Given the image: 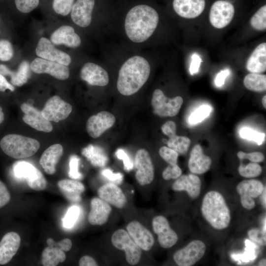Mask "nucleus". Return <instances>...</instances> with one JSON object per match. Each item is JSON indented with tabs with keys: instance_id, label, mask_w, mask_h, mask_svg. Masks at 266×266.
Returning a JSON list of instances; mask_svg holds the SVG:
<instances>
[{
	"instance_id": "1",
	"label": "nucleus",
	"mask_w": 266,
	"mask_h": 266,
	"mask_svg": "<svg viewBox=\"0 0 266 266\" xmlns=\"http://www.w3.org/2000/svg\"><path fill=\"white\" fill-rule=\"evenodd\" d=\"M160 23V15L154 7L138 4L129 9L120 20L114 21L113 30L119 34L124 47L140 51L149 45Z\"/></svg>"
},
{
	"instance_id": "2",
	"label": "nucleus",
	"mask_w": 266,
	"mask_h": 266,
	"mask_svg": "<svg viewBox=\"0 0 266 266\" xmlns=\"http://www.w3.org/2000/svg\"><path fill=\"white\" fill-rule=\"evenodd\" d=\"M126 51L117 59L120 65L116 88L121 95L131 96L137 93L148 81L151 65L146 53L128 48Z\"/></svg>"
},
{
	"instance_id": "3",
	"label": "nucleus",
	"mask_w": 266,
	"mask_h": 266,
	"mask_svg": "<svg viewBox=\"0 0 266 266\" xmlns=\"http://www.w3.org/2000/svg\"><path fill=\"white\" fill-rule=\"evenodd\" d=\"M201 214L206 221L215 229L227 228L231 221V213L225 200L216 191L207 192L203 197Z\"/></svg>"
},
{
	"instance_id": "4",
	"label": "nucleus",
	"mask_w": 266,
	"mask_h": 266,
	"mask_svg": "<svg viewBox=\"0 0 266 266\" xmlns=\"http://www.w3.org/2000/svg\"><path fill=\"white\" fill-rule=\"evenodd\" d=\"M2 151L14 159H22L33 156L40 147L38 140L17 134H9L0 141Z\"/></svg>"
},
{
	"instance_id": "5",
	"label": "nucleus",
	"mask_w": 266,
	"mask_h": 266,
	"mask_svg": "<svg viewBox=\"0 0 266 266\" xmlns=\"http://www.w3.org/2000/svg\"><path fill=\"white\" fill-rule=\"evenodd\" d=\"M183 103V98L176 96L167 98L160 89H155L152 94L151 105L155 114L162 117H173L179 112Z\"/></svg>"
},
{
	"instance_id": "6",
	"label": "nucleus",
	"mask_w": 266,
	"mask_h": 266,
	"mask_svg": "<svg viewBox=\"0 0 266 266\" xmlns=\"http://www.w3.org/2000/svg\"><path fill=\"white\" fill-rule=\"evenodd\" d=\"M111 241L115 248L125 251L126 260L129 264L134 266L139 263L142 254L141 249L127 231L122 229L116 230L112 234Z\"/></svg>"
},
{
	"instance_id": "7",
	"label": "nucleus",
	"mask_w": 266,
	"mask_h": 266,
	"mask_svg": "<svg viewBox=\"0 0 266 266\" xmlns=\"http://www.w3.org/2000/svg\"><path fill=\"white\" fill-rule=\"evenodd\" d=\"M13 169L15 176L25 179L32 189L42 191L46 188L47 182L43 174L32 164L19 161L14 164Z\"/></svg>"
},
{
	"instance_id": "8",
	"label": "nucleus",
	"mask_w": 266,
	"mask_h": 266,
	"mask_svg": "<svg viewBox=\"0 0 266 266\" xmlns=\"http://www.w3.org/2000/svg\"><path fill=\"white\" fill-rule=\"evenodd\" d=\"M234 13L235 8L232 3L226 0H217L209 10L210 23L216 29L224 28L231 22Z\"/></svg>"
},
{
	"instance_id": "9",
	"label": "nucleus",
	"mask_w": 266,
	"mask_h": 266,
	"mask_svg": "<svg viewBox=\"0 0 266 266\" xmlns=\"http://www.w3.org/2000/svg\"><path fill=\"white\" fill-rule=\"evenodd\" d=\"M205 251L206 246L203 242L200 240H194L176 251L173 258L179 266H192L203 257Z\"/></svg>"
},
{
	"instance_id": "10",
	"label": "nucleus",
	"mask_w": 266,
	"mask_h": 266,
	"mask_svg": "<svg viewBox=\"0 0 266 266\" xmlns=\"http://www.w3.org/2000/svg\"><path fill=\"white\" fill-rule=\"evenodd\" d=\"M136 172L135 177L139 185L150 184L154 177V167L149 152L144 149H139L135 156Z\"/></svg>"
},
{
	"instance_id": "11",
	"label": "nucleus",
	"mask_w": 266,
	"mask_h": 266,
	"mask_svg": "<svg viewBox=\"0 0 266 266\" xmlns=\"http://www.w3.org/2000/svg\"><path fill=\"white\" fill-rule=\"evenodd\" d=\"M264 187L262 182L256 179L244 180L239 183L236 189L242 206L248 210L253 209L255 206L254 199L262 195Z\"/></svg>"
},
{
	"instance_id": "12",
	"label": "nucleus",
	"mask_w": 266,
	"mask_h": 266,
	"mask_svg": "<svg viewBox=\"0 0 266 266\" xmlns=\"http://www.w3.org/2000/svg\"><path fill=\"white\" fill-rule=\"evenodd\" d=\"M71 105L59 96H54L46 102L41 111L43 117L49 121L59 122L67 118L70 114Z\"/></svg>"
},
{
	"instance_id": "13",
	"label": "nucleus",
	"mask_w": 266,
	"mask_h": 266,
	"mask_svg": "<svg viewBox=\"0 0 266 266\" xmlns=\"http://www.w3.org/2000/svg\"><path fill=\"white\" fill-rule=\"evenodd\" d=\"M95 4V0L75 1L70 13L73 23L81 28L90 27L93 22Z\"/></svg>"
},
{
	"instance_id": "14",
	"label": "nucleus",
	"mask_w": 266,
	"mask_h": 266,
	"mask_svg": "<svg viewBox=\"0 0 266 266\" xmlns=\"http://www.w3.org/2000/svg\"><path fill=\"white\" fill-rule=\"evenodd\" d=\"M81 79L91 86L105 87L109 82L107 70L101 65L88 62L84 64L80 71Z\"/></svg>"
},
{
	"instance_id": "15",
	"label": "nucleus",
	"mask_w": 266,
	"mask_h": 266,
	"mask_svg": "<svg viewBox=\"0 0 266 266\" xmlns=\"http://www.w3.org/2000/svg\"><path fill=\"white\" fill-rule=\"evenodd\" d=\"M30 67L36 73H47L61 80L68 79L70 74L67 66L39 57L32 62Z\"/></svg>"
},
{
	"instance_id": "16",
	"label": "nucleus",
	"mask_w": 266,
	"mask_h": 266,
	"mask_svg": "<svg viewBox=\"0 0 266 266\" xmlns=\"http://www.w3.org/2000/svg\"><path fill=\"white\" fill-rule=\"evenodd\" d=\"M35 53L39 58L66 66H69L72 62L70 55L55 48L52 42L46 37H41L38 40Z\"/></svg>"
},
{
	"instance_id": "17",
	"label": "nucleus",
	"mask_w": 266,
	"mask_h": 266,
	"mask_svg": "<svg viewBox=\"0 0 266 266\" xmlns=\"http://www.w3.org/2000/svg\"><path fill=\"white\" fill-rule=\"evenodd\" d=\"M152 227L158 235V242L162 247L169 248L177 242V234L171 228L167 220L163 216H157L153 219Z\"/></svg>"
},
{
	"instance_id": "18",
	"label": "nucleus",
	"mask_w": 266,
	"mask_h": 266,
	"mask_svg": "<svg viewBox=\"0 0 266 266\" xmlns=\"http://www.w3.org/2000/svg\"><path fill=\"white\" fill-rule=\"evenodd\" d=\"M116 121L115 116L107 111H101L88 119L86 129L88 134L94 138L100 137L111 128Z\"/></svg>"
},
{
	"instance_id": "19",
	"label": "nucleus",
	"mask_w": 266,
	"mask_h": 266,
	"mask_svg": "<svg viewBox=\"0 0 266 266\" xmlns=\"http://www.w3.org/2000/svg\"><path fill=\"white\" fill-rule=\"evenodd\" d=\"M126 229L130 237L141 250L148 251L152 248L155 241L154 236L140 222L133 221L127 225Z\"/></svg>"
},
{
	"instance_id": "20",
	"label": "nucleus",
	"mask_w": 266,
	"mask_h": 266,
	"mask_svg": "<svg viewBox=\"0 0 266 266\" xmlns=\"http://www.w3.org/2000/svg\"><path fill=\"white\" fill-rule=\"evenodd\" d=\"M21 109L24 113L22 119L25 123L39 131L49 133L52 131L51 123L43 117L41 111L27 103L21 104Z\"/></svg>"
},
{
	"instance_id": "21",
	"label": "nucleus",
	"mask_w": 266,
	"mask_h": 266,
	"mask_svg": "<svg viewBox=\"0 0 266 266\" xmlns=\"http://www.w3.org/2000/svg\"><path fill=\"white\" fill-rule=\"evenodd\" d=\"M172 8L179 17L194 19L199 16L205 7V0H173Z\"/></svg>"
},
{
	"instance_id": "22",
	"label": "nucleus",
	"mask_w": 266,
	"mask_h": 266,
	"mask_svg": "<svg viewBox=\"0 0 266 266\" xmlns=\"http://www.w3.org/2000/svg\"><path fill=\"white\" fill-rule=\"evenodd\" d=\"M50 41L53 44H64L71 48H77L82 43L80 36L68 25L62 26L55 30L50 36Z\"/></svg>"
},
{
	"instance_id": "23",
	"label": "nucleus",
	"mask_w": 266,
	"mask_h": 266,
	"mask_svg": "<svg viewBox=\"0 0 266 266\" xmlns=\"http://www.w3.org/2000/svg\"><path fill=\"white\" fill-rule=\"evenodd\" d=\"M98 195L100 199L117 208H123L127 202L124 193L114 183H106L101 186L98 190Z\"/></svg>"
},
{
	"instance_id": "24",
	"label": "nucleus",
	"mask_w": 266,
	"mask_h": 266,
	"mask_svg": "<svg viewBox=\"0 0 266 266\" xmlns=\"http://www.w3.org/2000/svg\"><path fill=\"white\" fill-rule=\"evenodd\" d=\"M201 180L193 173L181 175L173 183L172 189L175 191H186L192 199L199 197L201 190Z\"/></svg>"
},
{
	"instance_id": "25",
	"label": "nucleus",
	"mask_w": 266,
	"mask_h": 266,
	"mask_svg": "<svg viewBox=\"0 0 266 266\" xmlns=\"http://www.w3.org/2000/svg\"><path fill=\"white\" fill-rule=\"evenodd\" d=\"M21 243V238L15 232L6 233L0 241V265L7 264L16 254Z\"/></svg>"
},
{
	"instance_id": "26",
	"label": "nucleus",
	"mask_w": 266,
	"mask_h": 266,
	"mask_svg": "<svg viewBox=\"0 0 266 266\" xmlns=\"http://www.w3.org/2000/svg\"><path fill=\"white\" fill-rule=\"evenodd\" d=\"M90 206L88 215L90 224L100 226L105 224L112 210L110 204L100 198H94L91 200Z\"/></svg>"
},
{
	"instance_id": "27",
	"label": "nucleus",
	"mask_w": 266,
	"mask_h": 266,
	"mask_svg": "<svg viewBox=\"0 0 266 266\" xmlns=\"http://www.w3.org/2000/svg\"><path fill=\"white\" fill-rule=\"evenodd\" d=\"M211 163V159L203 154L200 145L197 144L193 148L188 162L191 172L195 174L204 173L210 169Z\"/></svg>"
},
{
	"instance_id": "28",
	"label": "nucleus",
	"mask_w": 266,
	"mask_h": 266,
	"mask_svg": "<svg viewBox=\"0 0 266 266\" xmlns=\"http://www.w3.org/2000/svg\"><path fill=\"white\" fill-rule=\"evenodd\" d=\"M63 154V147L60 144H55L47 148L42 153L39 164L46 173L53 174L56 166Z\"/></svg>"
},
{
	"instance_id": "29",
	"label": "nucleus",
	"mask_w": 266,
	"mask_h": 266,
	"mask_svg": "<svg viewBox=\"0 0 266 266\" xmlns=\"http://www.w3.org/2000/svg\"><path fill=\"white\" fill-rule=\"evenodd\" d=\"M251 73H261L266 70V43L259 44L252 51L246 63Z\"/></svg>"
},
{
	"instance_id": "30",
	"label": "nucleus",
	"mask_w": 266,
	"mask_h": 266,
	"mask_svg": "<svg viewBox=\"0 0 266 266\" xmlns=\"http://www.w3.org/2000/svg\"><path fill=\"white\" fill-rule=\"evenodd\" d=\"M30 65L26 61L21 63L16 71H13L4 65H0V74L11 77L12 85L21 86L27 83L30 76Z\"/></svg>"
},
{
	"instance_id": "31",
	"label": "nucleus",
	"mask_w": 266,
	"mask_h": 266,
	"mask_svg": "<svg viewBox=\"0 0 266 266\" xmlns=\"http://www.w3.org/2000/svg\"><path fill=\"white\" fill-rule=\"evenodd\" d=\"M57 185L61 193L67 200L73 202L81 200V194L85 191V187L81 182L66 179L59 181Z\"/></svg>"
},
{
	"instance_id": "32",
	"label": "nucleus",
	"mask_w": 266,
	"mask_h": 266,
	"mask_svg": "<svg viewBox=\"0 0 266 266\" xmlns=\"http://www.w3.org/2000/svg\"><path fill=\"white\" fill-rule=\"evenodd\" d=\"M63 251L56 247L48 246L43 250L41 263L44 266H55L66 260Z\"/></svg>"
},
{
	"instance_id": "33",
	"label": "nucleus",
	"mask_w": 266,
	"mask_h": 266,
	"mask_svg": "<svg viewBox=\"0 0 266 266\" xmlns=\"http://www.w3.org/2000/svg\"><path fill=\"white\" fill-rule=\"evenodd\" d=\"M81 153L94 166H103L108 161L107 157L103 150L98 146H93L92 144L83 148Z\"/></svg>"
},
{
	"instance_id": "34",
	"label": "nucleus",
	"mask_w": 266,
	"mask_h": 266,
	"mask_svg": "<svg viewBox=\"0 0 266 266\" xmlns=\"http://www.w3.org/2000/svg\"><path fill=\"white\" fill-rule=\"evenodd\" d=\"M245 87L253 92H264L266 90V75L261 73H250L243 79Z\"/></svg>"
},
{
	"instance_id": "35",
	"label": "nucleus",
	"mask_w": 266,
	"mask_h": 266,
	"mask_svg": "<svg viewBox=\"0 0 266 266\" xmlns=\"http://www.w3.org/2000/svg\"><path fill=\"white\" fill-rule=\"evenodd\" d=\"M191 144L190 139L185 136L175 135L169 138L168 147L180 154H186Z\"/></svg>"
},
{
	"instance_id": "36",
	"label": "nucleus",
	"mask_w": 266,
	"mask_h": 266,
	"mask_svg": "<svg viewBox=\"0 0 266 266\" xmlns=\"http://www.w3.org/2000/svg\"><path fill=\"white\" fill-rule=\"evenodd\" d=\"M250 24L256 31H264L266 29V5L260 7L252 16Z\"/></svg>"
},
{
	"instance_id": "37",
	"label": "nucleus",
	"mask_w": 266,
	"mask_h": 266,
	"mask_svg": "<svg viewBox=\"0 0 266 266\" xmlns=\"http://www.w3.org/2000/svg\"><path fill=\"white\" fill-rule=\"evenodd\" d=\"M262 169L257 163L251 162L244 165L241 163L238 167V172L242 177L250 178L259 176L262 173Z\"/></svg>"
},
{
	"instance_id": "38",
	"label": "nucleus",
	"mask_w": 266,
	"mask_h": 266,
	"mask_svg": "<svg viewBox=\"0 0 266 266\" xmlns=\"http://www.w3.org/2000/svg\"><path fill=\"white\" fill-rule=\"evenodd\" d=\"M211 107L207 104H203L195 110L190 116L189 122L191 125H196L204 120L210 114Z\"/></svg>"
},
{
	"instance_id": "39",
	"label": "nucleus",
	"mask_w": 266,
	"mask_h": 266,
	"mask_svg": "<svg viewBox=\"0 0 266 266\" xmlns=\"http://www.w3.org/2000/svg\"><path fill=\"white\" fill-rule=\"evenodd\" d=\"M240 137L244 139L252 140L258 145H261L265 139L266 134L248 127H243L239 131Z\"/></svg>"
},
{
	"instance_id": "40",
	"label": "nucleus",
	"mask_w": 266,
	"mask_h": 266,
	"mask_svg": "<svg viewBox=\"0 0 266 266\" xmlns=\"http://www.w3.org/2000/svg\"><path fill=\"white\" fill-rule=\"evenodd\" d=\"M75 0H53L52 7L55 12L65 16L70 13Z\"/></svg>"
},
{
	"instance_id": "41",
	"label": "nucleus",
	"mask_w": 266,
	"mask_h": 266,
	"mask_svg": "<svg viewBox=\"0 0 266 266\" xmlns=\"http://www.w3.org/2000/svg\"><path fill=\"white\" fill-rule=\"evenodd\" d=\"M80 214V208L74 205L71 206L67 211L63 220V224L65 228H72L77 220Z\"/></svg>"
},
{
	"instance_id": "42",
	"label": "nucleus",
	"mask_w": 266,
	"mask_h": 266,
	"mask_svg": "<svg viewBox=\"0 0 266 266\" xmlns=\"http://www.w3.org/2000/svg\"><path fill=\"white\" fill-rule=\"evenodd\" d=\"M40 0H15L16 8L20 12L28 13L36 8Z\"/></svg>"
},
{
	"instance_id": "43",
	"label": "nucleus",
	"mask_w": 266,
	"mask_h": 266,
	"mask_svg": "<svg viewBox=\"0 0 266 266\" xmlns=\"http://www.w3.org/2000/svg\"><path fill=\"white\" fill-rule=\"evenodd\" d=\"M160 156L169 165L177 164L179 154L168 147L163 146L159 149Z\"/></svg>"
},
{
	"instance_id": "44",
	"label": "nucleus",
	"mask_w": 266,
	"mask_h": 266,
	"mask_svg": "<svg viewBox=\"0 0 266 266\" xmlns=\"http://www.w3.org/2000/svg\"><path fill=\"white\" fill-rule=\"evenodd\" d=\"M14 51L12 45L7 40H0V60L8 61L13 57Z\"/></svg>"
},
{
	"instance_id": "45",
	"label": "nucleus",
	"mask_w": 266,
	"mask_h": 266,
	"mask_svg": "<svg viewBox=\"0 0 266 266\" xmlns=\"http://www.w3.org/2000/svg\"><path fill=\"white\" fill-rule=\"evenodd\" d=\"M79 161V157L75 155H71L69 158L68 175L71 178L81 179L82 178V175L78 170Z\"/></svg>"
},
{
	"instance_id": "46",
	"label": "nucleus",
	"mask_w": 266,
	"mask_h": 266,
	"mask_svg": "<svg viewBox=\"0 0 266 266\" xmlns=\"http://www.w3.org/2000/svg\"><path fill=\"white\" fill-rule=\"evenodd\" d=\"M182 170L177 165H169L163 171L162 176L165 180L177 179L182 175Z\"/></svg>"
},
{
	"instance_id": "47",
	"label": "nucleus",
	"mask_w": 266,
	"mask_h": 266,
	"mask_svg": "<svg viewBox=\"0 0 266 266\" xmlns=\"http://www.w3.org/2000/svg\"><path fill=\"white\" fill-rule=\"evenodd\" d=\"M237 156L240 160L247 159L253 163H261L264 159V154L259 152H254L250 153H246L242 151H239L237 153Z\"/></svg>"
},
{
	"instance_id": "48",
	"label": "nucleus",
	"mask_w": 266,
	"mask_h": 266,
	"mask_svg": "<svg viewBox=\"0 0 266 266\" xmlns=\"http://www.w3.org/2000/svg\"><path fill=\"white\" fill-rule=\"evenodd\" d=\"M249 237L255 242L262 245H266V233L259 229H252L248 232Z\"/></svg>"
},
{
	"instance_id": "49",
	"label": "nucleus",
	"mask_w": 266,
	"mask_h": 266,
	"mask_svg": "<svg viewBox=\"0 0 266 266\" xmlns=\"http://www.w3.org/2000/svg\"><path fill=\"white\" fill-rule=\"evenodd\" d=\"M47 243L48 246L59 248L64 252L69 251L72 247V242L68 238L64 239L56 243L53 239L49 238L47 239Z\"/></svg>"
},
{
	"instance_id": "50",
	"label": "nucleus",
	"mask_w": 266,
	"mask_h": 266,
	"mask_svg": "<svg viewBox=\"0 0 266 266\" xmlns=\"http://www.w3.org/2000/svg\"><path fill=\"white\" fill-rule=\"evenodd\" d=\"M10 200V194L5 184L0 181V208L6 205Z\"/></svg>"
},
{
	"instance_id": "51",
	"label": "nucleus",
	"mask_w": 266,
	"mask_h": 266,
	"mask_svg": "<svg viewBox=\"0 0 266 266\" xmlns=\"http://www.w3.org/2000/svg\"><path fill=\"white\" fill-rule=\"evenodd\" d=\"M176 124L172 121L166 122L161 127L162 132L169 138L176 134Z\"/></svg>"
},
{
	"instance_id": "52",
	"label": "nucleus",
	"mask_w": 266,
	"mask_h": 266,
	"mask_svg": "<svg viewBox=\"0 0 266 266\" xmlns=\"http://www.w3.org/2000/svg\"><path fill=\"white\" fill-rule=\"evenodd\" d=\"M116 155L118 159L123 160L125 169L130 171L133 169V164L128 155L123 150L121 149H118L116 152Z\"/></svg>"
},
{
	"instance_id": "53",
	"label": "nucleus",
	"mask_w": 266,
	"mask_h": 266,
	"mask_svg": "<svg viewBox=\"0 0 266 266\" xmlns=\"http://www.w3.org/2000/svg\"><path fill=\"white\" fill-rule=\"evenodd\" d=\"M191 62L189 67V71L191 75H193L199 72L201 59L197 53H194L191 57Z\"/></svg>"
},
{
	"instance_id": "54",
	"label": "nucleus",
	"mask_w": 266,
	"mask_h": 266,
	"mask_svg": "<svg viewBox=\"0 0 266 266\" xmlns=\"http://www.w3.org/2000/svg\"><path fill=\"white\" fill-rule=\"evenodd\" d=\"M101 174L108 180L116 184L122 182L123 175L121 173H113L109 169H105L101 171Z\"/></svg>"
},
{
	"instance_id": "55",
	"label": "nucleus",
	"mask_w": 266,
	"mask_h": 266,
	"mask_svg": "<svg viewBox=\"0 0 266 266\" xmlns=\"http://www.w3.org/2000/svg\"><path fill=\"white\" fill-rule=\"evenodd\" d=\"M230 74L229 69L221 70L216 75L215 79V84L218 87L222 86L224 83L226 78Z\"/></svg>"
},
{
	"instance_id": "56",
	"label": "nucleus",
	"mask_w": 266,
	"mask_h": 266,
	"mask_svg": "<svg viewBox=\"0 0 266 266\" xmlns=\"http://www.w3.org/2000/svg\"><path fill=\"white\" fill-rule=\"evenodd\" d=\"M80 266H97L98 263L92 257L89 256L82 257L79 261Z\"/></svg>"
},
{
	"instance_id": "57",
	"label": "nucleus",
	"mask_w": 266,
	"mask_h": 266,
	"mask_svg": "<svg viewBox=\"0 0 266 266\" xmlns=\"http://www.w3.org/2000/svg\"><path fill=\"white\" fill-rule=\"evenodd\" d=\"M7 89L14 91L15 88L7 81L4 76L0 74V91L4 92Z\"/></svg>"
},
{
	"instance_id": "58",
	"label": "nucleus",
	"mask_w": 266,
	"mask_h": 266,
	"mask_svg": "<svg viewBox=\"0 0 266 266\" xmlns=\"http://www.w3.org/2000/svg\"><path fill=\"white\" fill-rule=\"evenodd\" d=\"M266 187H265L264 189V190L263 191V193L262 194V202H263V205L265 208H266Z\"/></svg>"
},
{
	"instance_id": "59",
	"label": "nucleus",
	"mask_w": 266,
	"mask_h": 266,
	"mask_svg": "<svg viewBox=\"0 0 266 266\" xmlns=\"http://www.w3.org/2000/svg\"><path fill=\"white\" fill-rule=\"evenodd\" d=\"M4 116L2 111L1 107L0 106V124H1L4 120Z\"/></svg>"
},
{
	"instance_id": "60",
	"label": "nucleus",
	"mask_w": 266,
	"mask_h": 266,
	"mask_svg": "<svg viewBox=\"0 0 266 266\" xmlns=\"http://www.w3.org/2000/svg\"><path fill=\"white\" fill-rule=\"evenodd\" d=\"M262 104L265 108H266V96L265 95L262 100Z\"/></svg>"
},
{
	"instance_id": "61",
	"label": "nucleus",
	"mask_w": 266,
	"mask_h": 266,
	"mask_svg": "<svg viewBox=\"0 0 266 266\" xmlns=\"http://www.w3.org/2000/svg\"><path fill=\"white\" fill-rule=\"evenodd\" d=\"M266 260L265 259H263L259 262L258 265L260 266H266Z\"/></svg>"
}]
</instances>
